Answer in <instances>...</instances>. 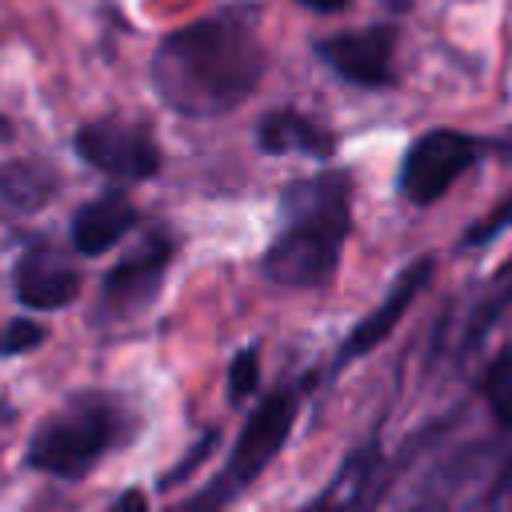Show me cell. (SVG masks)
Returning <instances> with one entry per match:
<instances>
[{
    "label": "cell",
    "mask_w": 512,
    "mask_h": 512,
    "mask_svg": "<svg viewBox=\"0 0 512 512\" xmlns=\"http://www.w3.org/2000/svg\"><path fill=\"white\" fill-rule=\"evenodd\" d=\"M268 72V48L252 4L220 8L168 32L152 56L156 96L192 120L240 108Z\"/></svg>",
    "instance_id": "1"
},
{
    "label": "cell",
    "mask_w": 512,
    "mask_h": 512,
    "mask_svg": "<svg viewBox=\"0 0 512 512\" xmlns=\"http://www.w3.org/2000/svg\"><path fill=\"white\" fill-rule=\"evenodd\" d=\"M352 236V176L320 168L284 184L280 228L260 256V276L284 292L328 288Z\"/></svg>",
    "instance_id": "2"
},
{
    "label": "cell",
    "mask_w": 512,
    "mask_h": 512,
    "mask_svg": "<svg viewBox=\"0 0 512 512\" xmlns=\"http://www.w3.org/2000/svg\"><path fill=\"white\" fill-rule=\"evenodd\" d=\"M132 412L112 392H80L64 408H56L32 432L24 448V464L60 480L88 476L108 452L132 440Z\"/></svg>",
    "instance_id": "3"
},
{
    "label": "cell",
    "mask_w": 512,
    "mask_h": 512,
    "mask_svg": "<svg viewBox=\"0 0 512 512\" xmlns=\"http://www.w3.org/2000/svg\"><path fill=\"white\" fill-rule=\"evenodd\" d=\"M296 412H300V392H296V388H276V392H268V396L248 412V420H244V428H240V436H236V444H232L224 468H220L208 484H200L192 496L168 504L164 512H228V508L244 496V488H248L252 480H260L264 468L280 456V448H284L288 436H292Z\"/></svg>",
    "instance_id": "4"
},
{
    "label": "cell",
    "mask_w": 512,
    "mask_h": 512,
    "mask_svg": "<svg viewBox=\"0 0 512 512\" xmlns=\"http://www.w3.org/2000/svg\"><path fill=\"white\" fill-rule=\"evenodd\" d=\"M480 152L484 144L460 128H428L408 144L396 172V188L408 204L428 208L456 188V180L480 160Z\"/></svg>",
    "instance_id": "5"
},
{
    "label": "cell",
    "mask_w": 512,
    "mask_h": 512,
    "mask_svg": "<svg viewBox=\"0 0 512 512\" xmlns=\"http://www.w3.org/2000/svg\"><path fill=\"white\" fill-rule=\"evenodd\" d=\"M396 44H400L396 24H368L356 32L324 36L312 44V52L344 84L380 92V88L396 84Z\"/></svg>",
    "instance_id": "6"
},
{
    "label": "cell",
    "mask_w": 512,
    "mask_h": 512,
    "mask_svg": "<svg viewBox=\"0 0 512 512\" xmlns=\"http://www.w3.org/2000/svg\"><path fill=\"white\" fill-rule=\"evenodd\" d=\"M76 152L104 176L120 184H140L152 180L164 164L160 144L152 132L136 120H92L76 132Z\"/></svg>",
    "instance_id": "7"
},
{
    "label": "cell",
    "mask_w": 512,
    "mask_h": 512,
    "mask_svg": "<svg viewBox=\"0 0 512 512\" xmlns=\"http://www.w3.org/2000/svg\"><path fill=\"white\" fill-rule=\"evenodd\" d=\"M172 264V240L164 232H152L140 248H132L100 284V304L96 316L100 320H132L136 312H144L164 284V272Z\"/></svg>",
    "instance_id": "8"
},
{
    "label": "cell",
    "mask_w": 512,
    "mask_h": 512,
    "mask_svg": "<svg viewBox=\"0 0 512 512\" xmlns=\"http://www.w3.org/2000/svg\"><path fill=\"white\" fill-rule=\"evenodd\" d=\"M428 276H432V260H416V264H408L396 280H392V288L384 292V300L340 340V348H336V360H332V368H344V364H352V360H360V356H368L376 344H384L388 336H392V328L400 324V316L412 308V300L420 296V288L428 284Z\"/></svg>",
    "instance_id": "9"
},
{
    "label": "cell",
    "mask_w": 512,
    "mask_h": 512,
    "mask_svg": "<svg viewBox=\"0 0 512 512\" xmlns=\"http://www.w3.org/2000/svg\"><path fill=\"white\" fill-rule=\"evenodd\" d=\"M12 288L24 308L52 312V308H64L76 300L80 268L72 260H64L56 248H28L12 272Z\"/></svg>",
    "instance_id": "10"
},
{
    "label": "cell",
    "mask_w": 512,
    "mask_h": 512,
    "mask_svg": "<svg viewBox=\"0 0 512 512\" xmlns=\"http://www.w3.org/2000/svg\"><path fill=\"white\" fill-rule=\"evenodd\" d=\"M256 148L264 156H308V160H332L336 136L316 124L312 116L296 108H272L256 120Z\"/></svg>",
    "instance_id": "11"
},
{
    "label": "cell",
    "mask_w": 512,
    "mask_h": 512,
    "mask_svg": "<svg viewBox=\"0 0 512 512\" xmlns=\"http://www.w3.org/2000/svg\"><path fill=\"white\" fill-rule=\"evenodd\" d=\"M136 220H140L136 204L120 188H108L104 196H96V200L76 208V216H72V248L80 256H104L108 248H116L136 228Z\"/></svg>",
    "instance_id": "12"
},
{
    "label": "cell",
    "mask_w": 512,
    "mask_h": 512,
    "mask_svg": "<svg viewBox=\"0 0 512 512\" xmlns=\"http://www.w3.org/2000/svg\"><path fill=\"white\" fill-rule=\"evenodd\" d=\"M60 188V172L48 160H8L0 164V216H32Z\"/></svg>",
    "instance_id": "13"
},
{
    "label": "cell",
    "mask_w": 512,
    "mask_h": 512,
    "mask_svg": "<svg viewBox=\"0 0 512 512\" xmlns=\"http://www.w3.org/2000/svg\"><path fill=\"white\" fill-rule=\"evenodd\" d=\"M368 468H372V452H356V456H348V464L340 468V476H336L324 492H316L312 500H304V504L292 508V512H344V508L360 496Z\"/></svg>",
    "instance_id": "14"
},
{
    "label": "cell",
    "mask_w": 512,
    "mask_h": 512,
    "mask_svg": "<svg viewBox=\"0 0 512 512\" xmlns=\"http://www.w3.org/2000/svg\"><path fill=\"white\" fill-rule=\"evenodd\" d=\"M480 392H484L496 424L512 428V352H504L500 360L488 364V372L480 376Z\"/></svg>",
    "instance_id": "15"
},
{
    "label": "cell",
    "mask_w": 512,
    "mask_h": 512,
    "mask_svg": "<svg viewBox=\"0 0 512 512\" xmlns=\"http://www.w3.org/2000/svg\"><path fill=\"white\" fill-rule=\"evenodd\" d=\"M256 388H260V348L248 344L228 364V400L232 404H244L248 396H256Z\"/></svg>",
    "instance_id": "16"
},
{
    "label": "cell",
    "mask_w": 512,
    "mask_h": 512,
    "mask_svg": "<svg viewBox=\"0 0 512 512\" xmlns=\"http://www.w3.org/2000/svg\"><path fill=\"white\" fill-rule=\"evenodd\" d=\"M44 328L36 320H8L0 328V356H20V352H32L36 344H44Z\"/></svg>",
    "instance_id": "17"
},
{
    "label": "cell",
    "mask_w": 512,
    "mask_h": 512,
    "mask_svg": "<svg viewBox=\"0 0 512 512\" xmlns=\"http://www.w3.org/2000/svg\"><path fill=\"white\" fill-rule=\"evenodd\" d=\"M212 444H216V432H204V436H200V444H196V448H192V452H188V456H184V460H180V464H176V468H172V472L160 480V488L180 484V480H184V476H188V472H192V468H196V464H200V460L212 452Z\"/></svg>",
    "instance_id": "18"
},
{
    "label": "cell",
    "mask_w": 512,
    "mask_h": 512,
    "mask_svg": "<svg viewBox=\"0 0 512 512\" xmlns=\"http://www.w3.org/2000/svg\"><path fill=\"white\" fill-rule=\"evenodd\" d=\"M296 4H304L308 12H324V16H332V12H344L352 0H296Z\"/></svg>",
    "instance_id": "19"
},
{
    "label": "cell",
    "mask_w": 512,
    "mask_h": 512,
    "mask_svg": "<svg viewBox=\"0 0 512 512\" xmlns=\"http://www.w3.org/2000/svg\"><path fill=\"white\" fill-rule=\"evenodd\" d=\"M388 4H392V8H400V12L408 8V0H388Z\"/></svg>",
    "instance_id": "20"
},
{
    "label": "cell",
    "mask_w": 512,
    "mask_h": 512,
    "mask_svg": "<svg viewBox=\"0 0 512 512\" xmlns=\"http://www.w3.org/2000/svg\"><path fill=\"white\" fill-rule=\"evenodd\" d=\"M0 136H4V120H0Z\"/></svg>",
    "instance_id": "21"
}]
</instances>
